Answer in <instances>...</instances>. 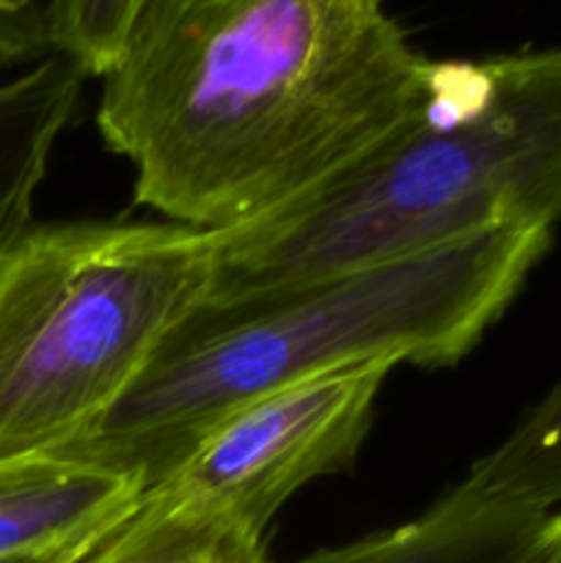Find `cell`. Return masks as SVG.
Returning <instances> with one entry per match:
<instances>
[{
    "label": "cell",
    "mask_w": 561,
    "mask_h": 563,
    "mask_svg": "<svg viewBox=\"0 0 561 563\" xmlns=\"http://www.w3.org/2000/svg\"><path fill=\"white\" fill-rule=\"evenodd\" d=\"M427 66L383 0H152L105 71L97 126L141 207L220 234L361 157Z\"/></svg>",
    "instance_id": "1"
},
{
    "label": "cell",
    "mask_w": 561,
    "mask_h": 563,
    "mask_svg": "<svg viewBox=\"0 0 561 563\" xmlns=\"http://www.w3.org/2000/svg\"><path fill=\"white\" fill-rule=\"evenodd\" d=\"M550 236L495 231L394 262L207 297L124 399L61 454L138 476L148 493L258 396L372 363L454 366L504 317Z\"/></svg>",
    "instance_id": "2"
},
{
    "label": "cell",
    "mask_w": 561,
    "mask_h": 563,
    "mask_svg": "<svg viewBox=\"0 0 561 563\" xmlns=\"http://www.w3.org/2000/svg\"><path fill=\"white\" fill-rule=\"evenodd\" d=\"M561 220V44L429 60L413 108L289 207L218 236L209 297Z\"/></svg>",
    "instance_id": "3"
},
{
    "label": "cell",
    "mask_w": 561,
    "mask_h": 563,
    "mask_svg": "<svg viewBox=\"0 0 561 563\" xmlns=\"http://www.w3.org/2000/svg\"><path fill=\"white\" fill-rule=\"evenodd\" d=\"M215 269V231L168 220L28 225L0 253V460L86 438L207 300Z\"/></svg>",
    "instance_id": "4"
},
{
    "label": "cell",
    "mask_w": 561,
    "mask_h": 563,
    "mask_svg": "<svg viewBox=\"0 0 561 563\" xmlns=\"http://www.w3.org/2000/svg\"><path fill=\"white\" fill-rule=\"evenodd\" d=\"M391 368H339L258 396L215 427L160 487L218 506L267 533L297 489L355 462Z\"/></svg>",
    "instance_id": "5"
},
{
    "label": "cell",
    "mask_w": 561,
    "mask_h": 563,
    "mask_svg": "<svg viewBox=\"0 0 561 563\" xmlns=\"http://www.w3.org/2000/svg\"><path fill=\"white\" fill-rule=\"evenodd\" d=\"M143 495L138 476L61 451L0 460V563L86 548Z\"/></svg>",
    "instance_id": "6"
},
{
    "label": "cell",
    "mask_w": 561,
    "mask_h": 563,
    "mask_svg": "<svg viewBox=\"0 0 561 563\" xmlns=\"http://www.w3.org/2000/svg\"><path fill=\"white\" fill-rule=\"evenodd\" d=\"M553 511L465 478L421 517L297 563H542Z\"/></svg>",
    "instance_id": "7"
},
{
    "label": "cell",
    "mask_w": 561,
    "mask_h": 563,
    "mask_svg": "<svg viewBox=\"0 0 561 563\" xmlns=\"http://www.w3.org/2000/svg\"><path fill=\"white\" fill-rule=\"evenodd\" d=\"M82 80L86 75L61 55L0 80V253L31 225L33 198L80 104Z\"/></svg>",
    "instance_id": "8"
},
{
    "label": "cell",
    "mask_w": 561,
    "mask_h": 563,
    "mask_svg": "<svg viewBox=\"0 0 561 563\" xmlns=\"http://www.w3.org/2000/svg\"><path fill=\"white\" fill-rule=\"evenodd\" d=\"M72 563H267L264 533L229 511L157 487Z\"/></svg>",
    "instance_id": "9"
},
{
    "label": "cell",
    "mask_w": 561,
    "mask_h": 563,
    "mask_svg": "<svg viewBox=\"0 0 561 563\" xmlns=\"http://www.w3.org/2000/svg\"><path fill=\"white\" fill-rule=\"evenodd\" d=\"M468 478L548 511H561V379L501 445L471 467Z\"/></svg>",
    "instance_id": "10"
},
{
    "label": "cell",
    "mask_w": 561,
    "mask_h": 563,
    "mask_svg": "<svg viewBox=\"0 0 561 563\" xmlns=\"http://www.w3.org/2000/svg\"><path fill=\"white\" fill-rule=\"evenodd\" d=\"M152 0H44L50 49L86 77H105Z\"/></svg>",
    "instance_id": "11"
},
{
    "label": "cell",
    "mask_w": 561,
    "mask_h": 563,
    "mask_svg": "<svg viewBox=\"0 0 561 563\" xmlns=\"http://www.w3.org/2000/svg\"><path fill=\"white\" fill-rule=\"evenodd\" d=\"M53 55L44 0H0V66Z\"/></svg>",
    "instance_id": "12"
},
{
    "label": "cell",
    "mask_w": 561,
    "mask_h": 563,
    "mask_svg": "<svg viewBox=\"0 0 561 563\" xmlns=\"http://www.w3.org/2000/svg\"><path fill=\"white\" fill-rule=\"evenodd\" d=\"M542 563H561V511H553V522H550L548 550H544Z\"/></svg>",
    "instance_id": "13"
},
{
    "label": "cell",
    "mask_w": 561,
    "mask_h": 563,
    "mask_svg": "<svg viewBox=\"0 0 561 563\" xmlns=\"http://www.w3.org/2000/svg\"><path fill=\"white\" fill-rule=\"evenodd\" d=\"M94 542H97V539H94ZM86 548H88V544H86ZM86 548L69 550V553H61V555H47V559H25V561H9V563H72Z\"/></svg>",
    "instance_id": "14"
}]
</instances>
